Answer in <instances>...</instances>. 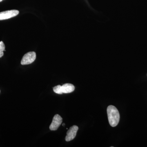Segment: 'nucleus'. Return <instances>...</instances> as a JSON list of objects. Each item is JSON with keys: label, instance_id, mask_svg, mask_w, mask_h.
Masks as SVG:
<instances>
[{"label": "nucleus", "instance_id": "nucleus-1", "mask_svg": "<svg viewBox=\"0 0 147 147\" xmlns=\"http://www.w3.org/2000/svg\"><path fill=\"white\" fill-rule=\"evenodd\" d=\"M107 111L110 125L113 127L117 126L120 120V115L118 110L115 106L110 105L108 106Z\"/></svg>", "mask_w": 147, "mask_h": 147}, {"label": "nucleus", "instance_id": "nucleus-6", "mask_svg": "<svg viewBox=\"0 0 147 147\" xmlns=\"http://www.w3.org/2000/svg\"><path fill=\"white\" fill-rule=\"evenodd\" d=\"M63 93H69L72 92L75 89V87L72 84H65L61 86Z\"/></svg>", "mask_w": 147, "mask_h": 147}, {"label": "nucleus", "instance_id": "nucleus-10", "mask_svg": "<svg viewBox=\"0 0 147 147\" xmlns=\"http://www.w3.org/2000/svg\"><path fill=\"white\" fill-rule=\"evenodd\" d=\"M3 0H0V2H1L2 1H3Z\"/></svg>", "mask_w": 147, "mask_h": 147}, {"label": "nucleus", "instance_id": "nucleus-9", "mask_svg": "<svg viewBox=\"0 0 147 147\" xmlns=\"http://www.w3.org/2000/svg\"><path fill=\"white\" fill-rule=\"evenodd\" d=\"M63 126H64L65 125V123H63Z\"/></svg>", "mask_w": 147, "mask_h": 147}, {"label": "nucleus", "instance_id": "nucleus-8", "mask_svg": "<svg viewBox=\"0 0 147 147\" xmlns=\"http://www.w3.org/2000/svg\"><path fill=\"white\" fill-rule=\"evenodd\" d=\"M5 50V45L3 41L0 42V58L2 57L4 55L3 51Z\"/></svg>", "mask_w": 147, "mask_h": 147}, {"label": "nucleus", "instance_id": "nucleus-7", "mask_svg": "<svg viewBox=\"0 0 147 147\" xmlns=\"http://www.w3.org/2000/svg\"><path fill=\"white\" fill-rule=\"evenodd\" d=\"M53 91L55 93L57 94H63L61 86V85H58V86L54 87L53 88Z\"/></svg>", "mask_w": 147, "mask_h": 147}, {"label": "nucleus", "instance_id": "nucleus-5", "mask_svg": "<svg viewBox=\"0 0 147 147\" xmlns=\"http://www.w3.org/2000/svg\"><path fill=\"white\" fill-rule=\"evenodd\" d=\"M78 129L79 127L76 125H73L70 127L67 132V135L65 138V141L66 142H69L74 139L76 137Z\"/></svg>", "mask_w": 147, "mask_h": 147}, {"label": "nucleus", "instance_id": "nucleus-2", "mask_svg": "<svg viewBox=\"0 0 147 147\" xmlns=\"http://www.w3.org/2000/svg\"><path fill=\"white\" fill-rule=\"evenodd\" d=\"M36 59V54L34 52H29L25 54L22 58L21 64L22 65L30 64Z\"/></svg>", "mask_w": 147, "mask_h": 147}, {"label": "nucleus", "instance_id": "nucleus-4", "mask_svg": "<svg viewBox=\"0 0 147 147\" xmlns=\"http://www.w3.org/2000/svg\"><path fill=\"white\" fill-rule=\"evenodd\" d=\"M19 13V11L17 10L6 11L0 12V21L9 19L17 16Z\"/></svg>", "mask_w": 147, "mask_h": 147}, {"label": "nucleus", "instance_id": "nucleus-3", "mask_svg": "<svg viewBox=\"0 0 147 147\" xmlns=\"http://www.w3.org/2000/svg\"><path fill=\"white\" fill-rule=\"evenodd\" d=\"M63 121V119L59 115H56L53 117V121L50 126V129L52 131H55L59 127Z\"/></svg>", "mask_w": 147, "mask_h": 147}]
</instances>
